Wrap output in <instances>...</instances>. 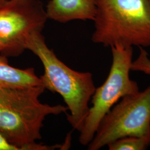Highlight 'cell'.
Wrapping results in <instances>:
<instances>
[{"instance_id": "cell-1", "label": "cell", "mask_w": 150, "mask_h": 150, "mask_svg": "<svg viewBox=\"0 0 150 150\" xmlns=\"http://www.w3.org/2000/svg\"><path fill=\"white\" fill-rule=\"evenodd\" d=\"M45 90L42 85L0 87V131L21 150H66L65 143L50 146L37 142L46 118L68 111L66 106L41 102Z\"/></svg>"}, {"instance_id": "cell-2", "label": "cell", "mask_w": 150, "mask_h": 150, "mask_svg": "<svg viewBox=\"0 0 150 150\" xmlns=\"http://www.w3.org/2000/svg\"><path fill=\"white\" fill-rule=\"evenodd\" d=\"M26 50L41 61L44 72L40 77L42 86L62 97L69 113L67 118L74 129L80 132L88 114L96 87L89 72L71 69L48 47L41 32H35L27 40Z\"/></svg>"}, {"instance_id": "cell-3", "label": "cell", "mask_w": 150, "mask_h": 150, "mask_svg": "<svg viewBox=\"0 0 150 150\" xmlns=\"http://www.w3.org/2000/svg\"><path fill=\"white\" fill-rule=\"evenodd\" d=\"M92 41L105 47L150 46V7L146 0H95Z\"/></svg>"}, {"instance_id": "cell-4", "label": "cell", "mask_w": 150, "mask_h": 150, "mask_svg": "<svg viewBox=\"0 0 150 150\" xmlns=\"http://www.w3.org/2000/svg\"><path fill=\"white\" fill-rule=\"evenodd\" d=\"M112 61L106 80L96 88L92 97V106L81 129L79 140L87 146L93 139L104 116L123 97L139 91L138 83L130 79L131 65L133 61L132 47H111Z\"/></svg>"}, {"instance_id": "cell-5", "label": "cell", "mask_w": 150, "mask_h": 150, "mask_svg": "<svg viewBox=\"0 0 150 150\" xmlns=\"http://www.w3.org/2000/svg\"><path fill=\"white\" fill-rule=\"evenodd\" d=\"M126 136H150V85L123 97L111 108L87 145L88 150H100Z\"/></svg>"}, {"instance_id": "cell-6", "label": "cell", "mask_w": 150, "mask_h": 150, "mask_svg": "<svg viewBox=\"0 0 150 150\" xmlns=\"http://www.w3.org/2000/svg\"><path fill=\"white\" fill-rule=\"evenodd\" d=\"M48 18L39 0H7L0 7V53L7 58L21 55L29 37L41 32Z\"/></svg>"}, {"instance_id": "cell-7", "label": "cell", "mask_w": 150, "mask_h": 150, "mask_svg": "<svg viewBox=\"0 0 150 150\" xmlns=\"http://www.w3.org/2000/svg\"><path fill=\"white\" fill-rule=\"evenodd\" d=\"M45 9L48 19L59 23L93 21L96 4L95 0H50Z\"/></svg>"}, {"instance_id": "cell-8", "label": "cell", "mask_w": 150, "mask_h": 150, "mask_svg": "<svg viewBox=\"0 0 150 150\" xmlns=\"http://www.w3.org/2000/svg\"><path fill=\"white\" fill-rule=\"evenodd\" d=\"M42 85L35 69H20L8 64L7 57L0 55V87L18 88Z\"/></svg>"}, {"instance_id": "cell-9", "label": "cell", "mask_w": 150, "mask_h": 150, "mask_svg": "<svg viewBox=\"0 0 150 150\" xmlns=\"http://www.w3.org/2000/svg\"><path fill=\"white\" fill-rule=\"evenodd\" d=\"M150 145V136H126L116 139L107 146L109 150H145Z\"/></svg>"}, {"instance_id": "cell-10", "label": "cell", "mask_w": 150, "mask_h": 150, "mask_svg": "<svg viewBox=\"0 0 150 150\" xmlns=\"http://www.w3.org/2000/svg\"><path fill=\"white\" fill-rule=\"evenodd\" d=\"M139 53L137 58L133 60L131 65V70L138 71L150 76V59L149 54L142 47H139Z\"/></svg>"}, {"instance_id": "cell-11", "label": "cell", "mask_w": 150, "mask_h": 150, "mask_svg": "<svg viewBox=\"0 0 150 150\" xmlns=\"http://www.w3.org/2000/svg\"><path fill=\"white\" fill-rule=\"evenodd\" d=\"M0 150H21L16 145L10 142L0 131Z\"/></svg>"}, {"instance_id": "cell-12", "label": "cell", "mask_w": 150, "mask_h": 150, "mask_svg": "<svg viewBox=\"0 0 150 150\" xmlns=\"http://www.w3.org/2000/svg\"><path fill=\"white\" fill-rule=\"evenodd\" d=\"M7 1V0H0V7L4 5Z\"/></svg>"}, {"instance_id": "cell-13", "label": "cell", "mask_w": 150, "mask_h": 150, "mask_svg": "<svg viewBox=\"0 0 150 150\" xmlns=\"http://www.w3.org/2000/svg\"><path fill=\"white\" fill-rule=\"evenodd\" d=\"M3 49H4V46H3L2 43H1V42L0 41V53L2 52Z\"/></svg>"}, {"instance_id": "cell-14", "label": "cell", "mask_w": 150, "mask_h": 150, "mask_svg": "<svg viewBox=\"0 0 150 150\" xmlns=\"http://www.w3.org/2000/svg\"><path fill=\"white\" fill-rule=\"evenodd\" d=\"M147 1V3H148V4H149V5L150 7V0H146Z\"/></svg>"}]
</instances>
